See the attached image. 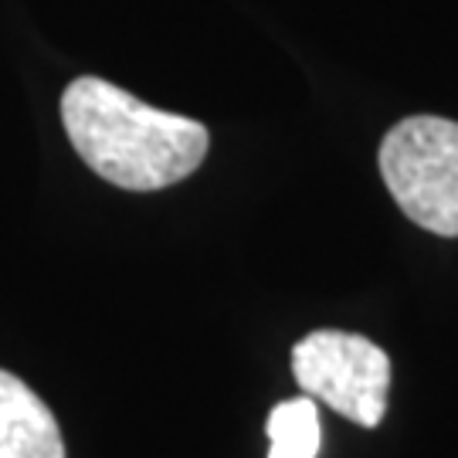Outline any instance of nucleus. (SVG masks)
I'll list each match as a JSON object with an SVG mask.
<instances>
[{"mask_svg":"<svg viewBox=\"0 0 458 458\" xmlns=\"http://www.w3.org/2000/svg\"><path fill=\"white\" fill-rule=\"evenodd\" d=\"M62 123L89 170L123 191H164L208 157V130L197 119L153 109L96 75L65 89Z\"/></svg>","mask_w":458,"mask_h":458,"instance_id":"nucleus-1","label":"nucleus"},{"mask_svg":"<svg viewBox=\"0 0 458 458\" xmlns=\"http://www.w3.org/2000/svg\"><path fill=\"white\" fill-rule=\"evenodd\" d=\"M380 177L418 228L458 238V123L408 115L380 143Z\"/></svg>","mask_w":458,"mask_h":458,"instance_id":"nucleus-2","label":"nucleus"},{"mask_svg":"<svg viewBox=\"0 0 458 458\" xmlns=\"http://www.w3.org/2000/svg\"><path fill=\"white\" fill-rule=\"evenodd\" d=\"M293 374L302 394L360 428H377L387 411L391 357L360 333L316 329L302 336L293 346Z\"/></svg>","mask_w":458,"mask_h":458,"instance_id":"nucleus-3","label":"nucleus"},{"mask_svg":"<svg viewBox=\"0 0 458 458\" xmlns=\"http://www.w3.org/2000/svg\"><path fill=\"white\" fill-rule=\"evenodd\" d=\"M0 458H65L48 404L7 370H0Z\"/></svg>","mask_w":458,"mask_h":458,"instance_id":"nucleus-4","label":"nucleus"},{"mask_svg":"<svg viewBox=\"0 0 458 458\" xmlns=\"http://www.w3.org/2000/svg\"><path fill=\"white\" fill-rule=\"evenodd\" d=\"M268 458H316L319 452V411L310 394L282 401L268 414Z\"/></svg>","mask_w":458,"mask_h":458,"instance_id":"nucleus-5","label":"nucleus"}]
</instances>
